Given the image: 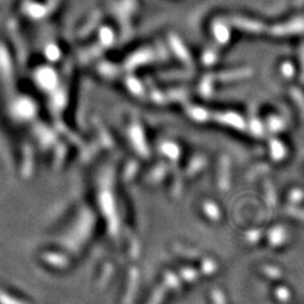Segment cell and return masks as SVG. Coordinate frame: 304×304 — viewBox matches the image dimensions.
Returning a JSON list of instances; mask_svg holds the SVG:
<instances>
[{"mask_svg":"<svg viewBox=\"0 0 304 304\" xmlns=\"http://www.w3.org/2000/svg\"><path fill=\"white\" fill-rule=\"evenodd\" d=\"M300 60H302V82H304V45L300 50Z\"/></svg>","mask_w":304,"mask_h":304,"instance_id":"5b68a950","label":"cell"},{"mask_svg":"<svg viewBox=\"0 0 304 304\" xmlns=\"http://www.w3.org/2000/svg\"><path fill=\"white\" fill-rule=\"evenodd\" d=\"M282 70H283V75L284 76L292 77L294 75V66H293L290 63H285L284 65L282 66Z\"/></svg>","mask_w":304,"mask_h":304,"instance_id":"277c9868","label":"cell"},{"mask_svg":"<svg viewBox=\"0 0 304 304\" xmlns=\"http://www.w3.org/2000/svg\"><path fill=\"white\" fill-rule=\"evenodd\" d=\"M292 95H293V98L297 100V103H298V105H299L300 110H302V112L304 113V97H303L302 93H300V90L292 89Z\"/></svg>","mask_w":304,"mask_h":304,"instance_id":"3957f363","label":"cell"},{"mask_svg":"<svg viewBox=\"0 0 304 304\" xmlns=\"http://www.w3.org/2000/svg\"><path fill=\"white\" fill-rule=\"evenodd\" d=\"M238 25L241 28H244V27L247 28L250 32H254V33H259V32H262V31H264V25H262L261 23L256 22V20L251 22V20L242 19L238 22Z\"/></svg>","mask_w":304,"mask_h":304,"instance_id":"7a4b0ae2","label":"cell"},{"mask_svg":"<svg viewBox=\"0 0 304 304\" xmlns=\"http://www.w3.org/2000/svg\"><path fill=\"white\" fill-rule=\"evenodd\" d=\"M272 35L277 36H287V35H297V33H304V19H297L288 23L284 25H278L272 28Z\"/></svg>","mask_w":304,"mask_h":304,"instance_id":"6da1fadb","label":"cell"}]
</instances>
